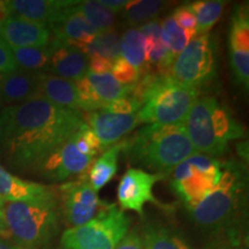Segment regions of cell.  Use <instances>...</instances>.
Here are the masks:
<instances>
[{
    "label": "cell",
    "instance_id": "obj_1",
    "mask_svg": "<svg viewBox=\"0 0 249 249\" xmlns=\"http://www.w3.org/2000/svg\"><path fill=\"white\" fill-rule=\"evenodd\" d=\"M4 145L9 166L37 170L54 150L86 124L82 112L36 97L5 107Z\"/></svg>",
    "mask_w": 249,
    "mask_h": 249
},
{
    "label": "cell",
    "instance_id": "obj_2",
    "mask_svg": "<svg viewBox=\"0 0 249 249\" xmlns=\"http://www.w3.org/2000/svg\"><path fill=\"white\" fill-rule=\"evenodd\" d=\"M134 164L154 170L166 178L176 166L197 154L185 124H147L126 140L124 148Z\"/></svg>",
    "mask_w": 249,
    "mask_h": 249
},
{
    "label": "cell",
    "instance_id": "obj_3",
    "mask_svg": "<svg viewBox=\"0 0 249 249\" xmlns=\"http://www.w3.org/2000/svg\"><path fill=\"white\" fill-rule=\"evenodd\" d=\"M222 178L197 204L188 207L193 220L208 231H222L235 223L245 207L247 173L242 163H222Z\"/></svg>",
    "mask_w": 249,
    "mask_h": 249
},
{
    "label": "cell",
    "instance_id": "obj_4",
    "mask_svg": "<svg viewBox=\"0 0 249 249\" xmlns=\"http://www.w3.org/2000/svg\"><path fill=\"white\" fill-rule=\"evenodd\" d=\"M185 127L195 151L213 158L225 155L230 142L245 136L244 126L213 97L197 98Z\"/></svg>",
    "mask_w": 249,
    "mask_h": 249
},
{
    "label": "cell",
    "instance_id": "obj_5",
    "mask_svg": "<svg viewBox=\"0 0 249 249\" xmlns=\"http://www.w3.org/2000/svg\"><path fill=\"white\" fill-rule=\"evenodd\" d=\"M60 203L54 191L31 201L5 202L9 235L23 249H43L58 231Z\"/></svg>",
    "mask_w": 249,
    "mask_h": 249
},
{
    "label": "cell",
    "instance_id": "obj_6",
    "mask_svg": "<svg viewBox=\"0 0 249 249\" xmlns=\"http://www.w3.org/2000/svg\"><path fill=\"white\" fill-rule=\"evenodd\" d=\"M200 90L177 82L170 74L156 71L151 88L136 112L140 124H185Z\"/></svg>",
    "mask_w": 249,
    "mask_h": 249
},
{
    "label": "cell",
    "instance_id": "obj_7",
    "mask_svg": "<svg viewBox=\"0 0 249 249\" xmlns=\"http://www.w3.org/2000/svg\"><path fill=\"white\" fill-rule=\"evenodd\" d=\"M130 218L116 204H108L85 225L62 233L61 249H114L128 233Z\"/></svg>",
    "mask_w": 249,
    "mask_h": 249
},
{
    "label": "cell",
    "instance_id": "obj_8",
    "mask_svg": "<svg viewBox=\"0 0 249 249\" xmlns=\"http://www.w3.org/2000/svg\"><path fill=\"white\" fill-rule=\"evenodd\" d=\"M222 171V161L217 158L195 154L174 167L171 172V187L187 208L193 207L217 186Z\"/></svg>",
    "mask_w": 249,
    "mask_h": 249
},
{
    "label": "cell",
    "instance_id": "obj_9",
    "mask_svg": "<svg viewBox=\"0 0 249 249\" xmlns=\"http://www.w3.org/2000/svg\"><path fill=\"white\" fill-rule=\"evenodd\" d=\"M216 74V44L210 34L195 36L170 68V75L177 82L196 89L210 83Z\"/></svg>",
    "mask_w": 249,
    "mask_h": 249
},
{
    "label": "cell",
    "instance_id": "obj_10",
    "mask_svg": "<svg viewBox=\"0 0 249 249\" xmlns=\"http://www.w3.org/2000/svg\"><path fill=\"white\" fill-rule=\"evenodd\" d=\"M59 203L67 225L71 227L85 225L108 205L92 189L87 172L81 174L79 179L59 187Z\"/></svg>",
    "mask_w": 249,
    "mask_h": 249
},
{
    "label": "cell",
    "instance_id": "obj_11",
    "mask_svg": "<svg viewBox=\"0 0 249 249\" xmlns=\"http://www.w3.org/2000/svg\"><path fill=\"white\" fill-rule=\"evenodd\" d=\"M163 174L148 173L140 169H129L121 178L118 186V202L121 210H132L143 216V208L149 203H158L152 194V188Z\"/></svg>",
    "mask_w": 249,
    "mask_h": 249
},
{
    "label": "cell",
    "instance_id": "obj_12",
    "mask_svg": "<svg viewBox=\"0 0 249 249\" xmlns=\"http://www.w3.org/2000/svg\"><path fill=\"white\" fill-rule=\"evenodd\" d=\"M231 67L236 82L249 87V14L248 6L240 5L233 12L229 34Z\"/></svg>",
    "mask_w": 249,
    "mask_h": 249
},
{
    "label": "cell",
    "instance_id": "obj_13",
    "mask_svg": "<svg viewBox=\"0 0 249 249\" xmlns=\"http://www.w3.org/2000/svg\"><path fill=\"white\" fill-rule=\"evenodd\" d=\"M93 157L83 155L76 147L74 135L68 139L57 150L45 158L37 169L45 178L53 181H62L74 174H82L90 169Z\"/></svg>",
    "mask_w": 249,
    "mask_h": 249
},
{
    "label": "cell",
    "instance_id": "obj_14",
    "mask_svg": "<svg viewBox=\"0 0 249 249\" xmlns=\"http://www.w3.org/2000/svg\"><path fill=\"white\" fill-rule=\"evenodd\" d=\"M48 48L50 74L75 82L88 73V58L70 42L51 39Z\"/></svg>",
    "mask_w": 249,
    "mask_h": 249
},
{
    "label": "cell",
    "instance_id": "obj_15",
    "mask_svg": "<svg viewBox=\"0 0 249 249\" xmlns=\"http://www.w3.org/2000/svg\"><path fill=\"white\" fill-rule=\"evenodd\" d=\"M85 120L98 138L104 151L140 124L136 113L120 116L103 110L89 112Z\"/></svg>",
    "mask_w": 249,
    "mask_h": 249
},
{
    "label": "cell",
    "instance_id": "obj_16",
    "mask_svg": "<svg viewBox=\"0 0 249 249\" xmlns=\"http://www.w3.org/2000/svg\"><path fill=\"white\" fill-rule=\"evenodd\" d=\"M0 36L12 48H46L51 42L48 27L11 15L0 22Z\"/></svg>",
    "mask_w": 249,
    "mask_h": 249
},
{
    "label": "cell",
    "instance_id": "obj_17",
    "mask_svg": "<svg viewBox=\"0 0 249 249\" xmlns=\"http://www.w3.org/2000/svg\"><path fill=\"white\" fill-rule=\"evenodd\" d=\"M74 2L68 0H8L5 5L11 17L42 24L50 29Z\"/></svg>",
    "mask_w": 249,
    "mask_h": 249
},
{
    "label": "cell",
    "instance_id": "obj_18",
    "mask_svg": "<svg viewBox=\"0 0 249 249\" xmlns=\"http://www.w3.org/2000/svg\"><path fill=\"white\" fill-rule=\"evenodd\" d=\"M40 74L22 70L5 74L0 82V92L5 104L11 107L38 97Z\"/></svg>",
    "mask_w": 249,
    "mask_h": 249
},
{
    "label": "cell",
    "instance_id": "obj_19",
    "mask_svg": "<svg viewBox=\"0 0 249 249\" xmlns=\"http://www.w3.org/2000/svg\"><path fill=\"white\" fill-rule=\"evenodd\" d=\"M76 4L77 1L68 7L57 22L50 27V31L53 35L51 39L89 43L97 35L98 31L76 11Z\"/></svg>",
    "mask_w": 249,
    "mask_h": 249
},
{
    "label": "cell",
    "instance_id": "obj_20",
    "mask_svg": "<svg viewBox=\"0 0 249 249\" xmlns=\"http://www.w3.org/2000/svg\"><path fill=\"white\" fill-rule=\"evenodd\" d=\"M38 97L58 107L82 112V104L73 81L61 79L50 73H42L39 77Z\"/></svg>",
    "mask_w": 249,
    "mask_h": 249
},
{
    "label": "cell",
    "instance_id": "obj_21",
    "mask_svg": "<svg viewBox=\"0 0 249 249\" xmlns=\"http://www.w3.org/2000/svg\"><path fill=\"white\" fill-rule=\"evenodd\" d=\"M52 192L51 187L18 178L0 165V197L5 202L36 200Z\"/></svg>",
    "mask_w": 249,
    "mask_h": 249
},
{
    "label": "cell",
    "instance_id": "obj_22",
    "mask_svg": "<svg viewBox=\"0 0 249 249\" xmlns=\"http://www.w3.org/2000/svg\"><path fill=\"white\" fill-rule=\"evenodd\" d=\"M126 141H123L103 152V155L89 169L88 179L92 189L98 193L107 183L113 179L118 171V160L124 150Z\"/></svg>",
    "mask_w": 249,
    "mask_h": 249
},
{
    "label": "cell",
    "instance_id": "obj_23",
    "mask_svg": "<svg viewBox=\"0 0 249 249\" xmlns=\"http://www.w3.org/2000/svg\"><path fill=\"white\" fill-rule=\"evenodd\" d=\"M70 43L76 46L87 58L98 57L112 62L120 58V37L114 30L98 33L89 43Z\"/></svg>",
    "mask_w": 249,
    "mask_h": 249
},
{
    "label": "cell",
    "instance_id": "obj_24",
    "mask_svg": "<svg viewBox=\"0 0 249 249\" xmlns=\"http://www.w3.org/2000/svg\"><path fill=\"white\" fill-rule=\"evenodd\" d=\"M120 57L129 62L141 76L150 73L144 57V37L136 28L128 29L120 38Z\"/></svg>",
    "mask_w": 249,
    "mask_h": 249
},
{
    "label": "cell",
    "instance_id": "obj_25",
    "mask_svg": "<svg viewBox=\"0 0 249 249\" xmlns=\"http://www.w3.org/2000/svg\"><path fill=\"white\" fill-rule=\"evenodd\" d=\"M86 77L96 97L103 103H110L118 98L127 97L132 92L133 85H121L111 73L92 74L88 71Z\"/></svg>",
    "mask_w": 249,
    "mask_h": 249
},
{
    "label": "cell",
    "instance_id": "obj_26",
    "mask_svg": "<svg viewBox=\"0 0 249 249\" xmlns=\"http://www.w3.org/2000/svg\"><path fill=\"white\" fill-rule=\"evenodd\" d=\"M226 2L224 0H198V1L187 4L195 15L196 36L209 34L217 21L222 17Z\"/></svg>",
    "mask_w": 249,
    "mask_h": 249
},
{
    "label": "cell",
    "instance_id": "obj_27",
    "mask_svg": "<svg viewBox=\"0 0 249 249\" xmlns=\"http://www.w3.org/2000/svg\"><path fill=\"white\" fill-rule=\"evenodd\" d=\"M15 64L18 70L46 73L49 71L50 51L49 48H12Z\"/></svg>",
    "mask_w": 249,
    "mask_h": 249
},
{
    "label": "cell",
    "instance_id": "obj_28",
    "mask_svg": "<svg viewBox=\"0 0 249 249\" xmlns=\"http://www.w3.org/2000/svg\"><path fill=\"white\" fill-rule=\"evenodd\" d=\"M142 238L144 249H191L181 236L164 226H148Z\"/></svg>",
    "mask_w": 249,
    "mask_h": 249
},
{
    "label": "cell",
    "instance_id": "obj_29",
    "mask_svg": "<svg viewBox=\"0 0 249 249\" xmlns=\"http://www.w3.org/2000/svg\"><path fill=\"white\" fill-rule=\"evenodd\" d=\"M75 9L98 33L113 30L114 13L102 6L98 1H77Z\"/></svg>",
    "mask_w": 249,
    "mask_h": 249
},
{
    "label": "cell",
    "instance_id": "obj_30",
    "mask_svg": "<svg viewBox=\"0 0 249 249\" xmlns=\"http://www.w3.org/2000/svg\"><path fill=\"white\" fill-rule=\"evenodd\" d=\"M165 6L160 0H143V1H128L126 7L123 9L124 20L130 26H135L143 22H148L154 18Z\"/></svg>",
    "mask_w": 249,
    "mask_h": 249
},
{
    "label": "cell",
    "instance_id": "obj_31",
    "mask_svg": "<svg viewBox=\"0 0 249 249\" xmlns=\"http://www.w3.org/2000/svg\"><path fill=\"white\" fill-rule=\"evenodd\" d=\"M161 39L174 58L178 55L193 37L177 24L172 15L167 17L161 22Z\"/></svg>",
    "mask_w": 249,
    "mask_h": 249
},
{
    "label": "cell",
    "instance_id": "obj_32",
    "mask_svg": "<svg viewBox=\"0 0 249 249\" xmlns=\"http://www.w3.org/2000/svg\"><path fill=\"white\" fill-rule=\"evenodd\" d=\"M111 74L121 85L130 86L140 80V73L124 58H118L112 62Z\"/></svg>",
    "mask_w": 249,
    "mask_h": 249
},
{
    "label": "cell",
    "instance_id": "obj_33",
    "mask_svg": "<svg viewBox=\"0 0 249 249\" xmlns=\"http://www.w3.org/2000/svg\"><path fill=\"white\" fill-rule=\"evenodd\" d=\"M172 18H174L177 24L181 27L186 33H188L193 38L196 36V28H197V23H196V18L192 9L189 8L188 5H181L179 7L174 9Z\"/></svg>",
    "mask_w": 249,
    "mask_h": 249
},
{
    "label": "cell",
    "instance_id": "obj_34",
    "mask_svg": "<svg viewBox=\"0 0 249 249\" xmlns=\"http://www.w3.org/2000/svg\"><path fill=\"white\" fill-rule=\"evenodd\" d=\"M140 108H141V104L129 95L127 97L118 98L116 101L107 103L103 111L110 112L113 114H120V116H128V114L136 113Z\"/></svg>",
    "mask_w": 249,
    "mask_h": 249
},
{
    "label": "cell",
    "instance_id": "obj_35",
    "mask_svg": "<svg viewBox=\"0 0 249 249\" xmlns=\"http://www.w3.org/2000/svg\"><path fill=\"white\" fill-rule=\"evenodd\" d=\"M18 70L15 64L12 49L0 36V74H8Z\"/></svg>",
    "mask_w": 249,
    "mask_h": 249
},
{
    "label": "cell",
    "instance_id": "obj_36",
    "mask_svg": "<svg viewBox=\"0 0 249 249\" xmlns=\"http://www.w3.org/2000/svg\"><path fill=\"white\" fill-rule=\"evenodd\" d=\"M114 249H144L142 235L138 231H130L121 239Z\"/></svg>",
    "mask_w": 249,
    "mask_h": 249
},
{
    "label": "cell",
    "instance_id": "obj_37",
    "mask_svg": "<svg viewBox=\"0 0 249 249\" xmlns=\"http://www.w3.org/2000/svg\"><path fill=\"white\" fill-rule=\"evenodd\" d=\"M136 29L143 37H154V38L161 39V23L158 18H152L148 22L139 26Z\"/></svg>",
    "mask_w": 249,
    "mask_h": 249
},
{
    "label": "cell",
    "instance_id": "obj_38",
    "mask_svg": "<svg viewBox=\"0 0 249 249\" xmlns=\"http://www.w3.org/2000/svg\"><path fill=\"white\" fill-rule=\"evenodd\" d=\"M112 61L107 59L91 57L88 58V71L92 74H107L111 73Z\"/></svg>",
    "mask_w": 249,
    "mask_h": 249
},
{
    "label": "cell",
    "instance_id": "obj_39",
    "mask_svg": "<svg viewBox=\"0 0 249 249\" xmlns=\"http://www.w3.org/2000/svg\"><path fill=\"white\" fill-rule=\"evenodd\" d=\"M99 4L111 11L112 13H117V12H121L126 7L128 1L127 0H99Z\"/></svg>",
    "mask_w": 249,
    "mask_h": 249
},
{
    "label": "cell",
    "instance_id": "obj_40",
    "mask_svg": "<svg viewBox=\"0 0 249 249\" xmlns=\"http://www.w3.org/2000/svg\"><path fill=\"white\" fill-rule=\"evenodd\" d=\"M5 201L0 197V235H9L7 226L5 222V214H4Z\"/></svg>",
    "mask_w": 249,
    "mask_h": 249
},
{
    "label": "cell",
    "instance_id": "obj_41",
    "mask_svg": "<svg viewBox=\"0 0 249 249\" xmlns=\"http://www.w3.org/2000/svg\"><path fill=\"white\" fill-rule=\"evenodd\" d=\"M7 118H6L5 108L0 112V152L2 151V145H4V138H5V129Z\"/></svg>",
    "mask_w": 249,
    "mask_h": 249
},
{
    "label": "cell",
    "instance_id": "obj_42",
    "mask_svg": "<svg viewBox=\"0 0 249 249\" xmlns=\"http://www.w3.org/2000/svg\"><path fill=\"white\" fill-rule=\"evenodd\" d=\"M236 150H238L239 155L241 156L242 160H248V143L247 142H241L236 145Z\"/></svg>",
    "mask_w": 249,
    "mask_h": 249
},
{
    "label": "cell",
    "instance_id": "obj_43",
    "mask_svg": "<svg viewBox=\"0 0 249 249\" xmlns=\"http://www.w3.org/2000/svg\"><path fill=\"white\" fill-rule=\"evenodd\" d=\"M0 249H23L21 248L20 246L17 244H13V242H9L7 240H4V239H0Z\"/></svg>",
    "mask_w": 249,
    "mask_h": 249
},
{
    "label": "cell",
    "instance_id": "obj_44",
    "mask_svg": "<svg viewBox=\"0 0 249 249\" xmlns=\"http://www.w3.org/2000/svg\"><path fill=\"white\" fill-rule=\"evenodd\" d=\"M8 17L9 14L7 8H6L5 1H1V0H0V22H2V21H4L5 18H7Z\"/></svg>",
    "mask_w": 249,
    "mask_h": 249
},
{
    "label": "cell",
    "instance_id": "obj_45",
    "mask_svg": "<svg viewBox=\"0 0 249 249\" xmlns=\"http://www.w3.org/2000/svg\"><path fill=\"white\" fill-rule=\"evenodd\" d=\"M5 101H4V98H2V95H1V92H0V112H1L2 110H4L5 108Z\"/></svg>",
    "mask_w": 249,
    "mask_h": 249
},
{
    "label": "cell",
    "instance_id": "obj_46",
    "mask_svg": "<svg viewBox=\"0 0 249 249\" xmlns=\"http://www.w3.org/2000/svg\"><path fill=\"white\" fill-rule=\"evenodd\" d=\"M4 76H5V74H0V82H1L2 79H4Z\"/></svg>",
    "mask_w": 249,
    "mask_h": 249
},
{
    "label": "cell",
    "instance_id": "obj_47",
    "mask_svg": "<svg viewBox=\"0 0 249 249\" xmlns=\"http://www.w3.org/2000/svg\"><path fill=\"white\" fill-rule=\"evenodd\" d=\"M205 249H225V248H216V247H213V248H205Z\"/></svg>",
    "mask_w": 249,
    "mask_h": 249
}]
</instances>
